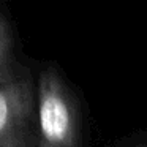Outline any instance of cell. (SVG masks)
<instances>
[{"label":"cell","mask_w":147,"mask_h":147,"mask_svg":"<svg viewBox=\"0 0 147 147\" xmlns=\"http://www.w3.org/2000/svg\"><path fill=\"white\" fill-rule=\"evenodd\" d=\"M71 112L63 89L52 71H46L41 78L40 95V125L45 138L51 142H60L68 134Z\"/></svg>","instance_id":"obj_1"},{"label":"cell","mask_w":147,"mask_h":147,"mask_svg":"<svg viewBox=\"0 0 147 147\" xmlns=\"http://www.w3.org/2000/svg\"><path fill=\"white\" fill-rule=\"evenodd\" d=\"M11 49H13V38L8 22L0 14V78L7 74L11 60Z\"/></svg>","instance_id":"obj_2"},{"label":"cell","mask_w":147,"mask_h":147,"mask_svg":"<svg viewBox=\"0 0 147 147\" xmlns=\"http://www.w3.org/2000/svg\"><path fill=\"white\" fill-rule=\"evenodd\" d=\"M18 95L11 89L0 87V133L8 127L11 117H13L14 108H16Z\"/></svg>","instance_id":"obj_3"}]
</instances>
